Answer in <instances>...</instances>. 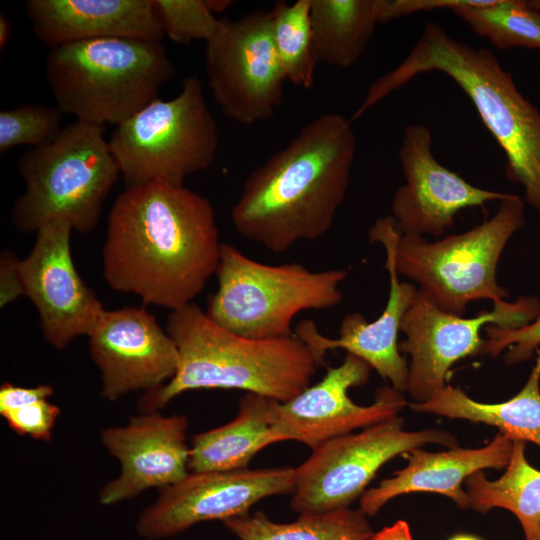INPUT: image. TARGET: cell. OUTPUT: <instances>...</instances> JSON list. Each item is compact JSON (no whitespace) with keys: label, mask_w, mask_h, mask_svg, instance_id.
I'll return each instance as SVG.
<instances>
[{"label":"cell","mask_w":540,"mask_h":540,"mask_svg":"<svg viewBox=\"0 0 540 540\" xmlns=\"http://www.w3.org/2000/svg\"><path fill=\"white\" fill-rule=\"evenodd\" d=\"M221 244L207 198L167 182L129 186L108 216L103 276L115 291L177 311L216 273Z\"/></svg>","instance_id":"1"},{"label":"cell","mask_w":540,"mask_h":540,"mask_svg":"<svg viewBox=\"0 0 540 540\" xmlns=\"http://www.w3.org/2000/svg\"><path fill=\"white\" fill-rule=\"evenodd\" d=\"M351 123L338 113L322 114L253 170L231 211L236 231L277 254L325 235L350 182Z\"/></svg>","instance_id":"2"},{"label":"cell","mask_w":540,"mask_h":540,"mask_svg":"<svg viewBox=\"0 0 540 540\" xmlns=\"http://www.w3.org/2000/svg\"><path fill=\"white\" fill-rule=\"evenodd\" d=\"M451 78L473 103L485 127L506 156L505 174L523 186L540 215V111L518 90L494 53L451 36L427 21L407 56L368 88L353 121L420 74Z\"/></svg>","instance_id":"3"},{"label":"cell","mask_w":540,"mask_h":540,"mask_svg":"<svg viewBox=\"0 0 540 540\" xmlns=\"http://www.w3.org/2000/svg\"><path fill=\"white\" fill-rule=\"evenodd\" d=\"M167 332L179 364L167 383L144 395L140 404L146 412L195 389H240L285 403L310 386L320 365L295 334L243 337L217 325L194 303L171 313Z\"/></svg>","instance_id":"4"},{"label":"cell","mask_w":540,"mask_h":540,"mask_svg":"<svg viewBox=\"0 0 540 540\" xmlns=\"http://www.w3.org/2000/svg\"><path fill=\"white\" fill-rule=\"evenodd\" d=\"M45 72L62 113L117 126L157 98L175 67L161 41L104 38L50 49Z\"/></svg>","instance_id":"5"},{"label":"cell","mask_w":540,"mask_h":540,"mask_svg":"<svg viewBox=\"0 0 540 540\" xmlns=\"http://www.w3.org/2000/svg\"><path fill=\"white\" fill-rule=\"evenodd\" d=\"M18 170L25 190L13 205L11 221L22 233L57 219L79 233L94 230L121 174L104 127L79 120L51 143L24 153Z\"/></svg>","instance_id":"6"},{"label":"cell","mask_w":540,"mask_h":540,"mask_svg":"<svg viewBox=\"0 0 540 540\" xmlns=\"http://www.w3.org/2000/svg\"><path fill=\"white\" fill-rule=\"evenodd\" d=\"M216 275L218 287L208 300V317L243 337L276 339L294 334L291 323L299 312L338 305L347 270L267 265L222 243Z\"/></svg>","instance_id":"7"},{"label":"cell","mask_w":540,"mask_h":540,"mask_svg":"<svg viewBox=\"0 0 540 540\" xmlns=\"http://www.w3.org/2000/svg\"><path fill=\"white\" fill-rule=\"evenodd\" d=\"M524 224L522 199L506 194L493 217L464 233L435 242L401 234L396 271L414 280L422 294L450 314L462 316L468 303L479 299L503 302L508 292L497 283V264L508 240Z\"/></svg>","instance_id":"8"},{"label":"cell","mask_w":540,"mask_h":540,"mask_svg":"<svg viewBox=\"0 0 540 540\" xmlns=\"http://www.w3.org/2000/svg\"><path fill=\"white\" fill-rule=\"evenodd\" d=\"M108 142L127 187L152 181L183 185L210 167L218 126L199 77L187 76L176 97L156 98L117 125Z\"/></svg>","instance_id":"9"},{"label":"cell","mask_w":540,"mask_h":540,"mask_svg":"<svg viewBox=\"0 0 540 540\" xmlns=\"http://www.w3.org/2000/svg\"><path fill=\"white\" fill-rule=\"evenodd\" d=\"M403 425V419L394 416L315 448L296 468L291 508L300 515L347 509L390 459L430 443L457 447L449 432L405 431Z\"/></svg>","instance_id":"10"},{"label":"cell","mask_w":540,"mask_h":540,"mask_svg":"<svg viewBox=\"0 0 540 540\" xmlns=\"http://www.w3.org/2000/svg\"><path fill=\"white\" fill-rule=\"evenodd\" d=\"M205 71L210 92L227 118L248 126L273 116L287 79L273 43L270 11L221 19L206 43Z\"/></svg>","instance_id":"11"},{"label":"cell","mask_w":540,"mask_h":540,"mask_svg":"<svg viewBox=\"0 0 540 540\" xmlns=\"http://www.w3.org/2000/svg\"><path fill=\"white\" fill-rule=\"evenodd\" d=\"M539 314L536 297H520L512 303H494L491 311L464 318L439 309L417 288L400 326L406 338L399 350L411 357L406 391L417 403L429 400L447 385L449 369L455 362L479 354L484 343L482 327L493 324L519 328Z\"/></svg>","instance_id":"12"},{"label":"cell","mask_w":540,"mask_h":540,"mask_svg":"<svg viewBox=\"0 0 540 540\" xmlns=\"http://www.w3.org/2000/svg\"><path fill=\"white\" fill-rule=\"evenodd\" d=\"M296 468L236 469L190 472L164 487L137 522L140 536L157 540L196 523L248 514L263 498L293 492Z\"/></svg>","instance_id":"13"},{"label":"cell","mask_w":540,"mask_h":540,"mask_svg":"<svg viewBox=\"0 0 540 540\" xmlns=\"http://www.w3.org/2000/svg\"><path fill=\"white\" fill-rule=\"evenodd\" d=\"M72 225L63 219L43 225L30 253L20 260L25 296L36 307L43 336L56 349L89 335L105 310L79 275L72 258Z\"/></svg>","instance_id":"14"},{"label":"cell","mask_w":540,"mask_h":540,"mask_svg":"<svg viewBox=\"0 0 540 540\" xmlns=\"http://www.w3.org/2000/svg\"><path fill=\"white\" fill-rule=\"evenodd\" d=\"M370 365L347 353L337 367L328 368L318 383L293 399L278 404L274 431L278 441L295 440L312 450L358 428H367L397 416L406 406L402 392L380 388L368 406L355 404L348 396L351 387L367 383Z\"/></svg>","instance_id":"15"},{"label":"cell","mask_w":540,"mask_h":540,"mask_svg":"<svg viewBox=\"0 0 540 540\" xmlns=\"http://www.w3.org/2000/svg\"><path fill=\"white\" fill-rule=\"evenodd\" d=\"M432 143L431 130L424 124H411L404 131L399 159L405 184L391 201V217L401 234L440 236L453 226L460 210L506 196L476 187L441 165Z\"/></svg>","instance_id":"16"},{"label":"cell","mask_w":540,"mask_h":540,"mask_svg":"<svg viewBox=\"0 0 540 540\" xmlns=\"http://www.w3.org/2000/svg\"><path fill=\"white\" fill-rule=\"evenodd\" d=\"M88 337L91 358L101 372L102 396L108 400L158 389L177 370L175 342L144 308L104 310Z\"/></svg>","instance_id":"17"},{"label":"cell","mask_w":540,"mask_h":540,"mask_svg":"<svg viewBox=\"0 0 540 540\" xmlns=\"http://www.w3.org/2000/svg\"><path fill=\"white\" fill-rule=\"evenodd\" d=\"M368 235L371 243L382 244L386 252L385 268L389 273L390 289L381 315L372 322H368L360 313L346 315L341 321L337 338L321 334L311 320L299 322L294 334L308 346L319 364L324 363L328 350L341 348L367 362L382 378L389 380L395 390L404 392L408 365L400 354L398 333L417 287L399 280L394 258L401 233L394 219L391 216L378 219Z\"/></svg>","instance_id":"18"},{"label":"cell","mask_w":540,"mask_h":540,"mask_svg":"<svg viewBox=\"0 0 540 540\" xmlns=\"http://www.w3.org/2000/svg\"><path fill=\"white\" fill-rule=\"evenodd\" d=\"M187 425L185 416L152 411L131 417L123 427L104 429L101 441L119 461L121 472L102 488L100 502L115 504L147 489H162L183 480L190 473Z\"/></svg>","instance_id":"19"},{"label":"cell","mask_w":540,"mask_h":540,"mask_svg":"<svg viewBox=\"0 0 540 540\" xmlns=\"http://www.w3.org/2000/svg\"><path fill=\"white\" fill-rule=\"evenodd\" d=\"M25 12L49 49L92 39L164 38L153 0H29Z\"/></svg>","instance_id":"20"},{"label":"cell","mask_w":540,"mask_h":540,"mask_svg":"<svg viewBox=\"0 0 540 540\" xmlns=\"http://www.w3.org/2000/svg\"><path fill=\"white\" fill-rule=\"evenodd\" d=\"M513 441L498 433L482 448L454 447L442 452L421 448L409 452L408 464L377 487L366 490L360 497V509L374 516L391 499L412 492H433L450 498L461 509H468L469 497L462 483L475 472L508 465Z\"/></svg>","instance_id":"21"},{"label":"cell","mask_w":540,"mask_h":540,"mask_svg":"<svg viewBox=\"0 0 540 540\" xmlns=\"http://www.w3.org/2000/svg\"><path fill=\"white\" fill-rule=\"evenodd\" d=\"M279 402L247 392L230 422L195 435L190 447L191 472L246 468L263 448L279 442L274 431Z\"/></svg>","instance_id":"22"},{"label":"cell","mask_w":540,"mask_h":540,"mask_svg":"<svg viewBox=\"0 0 540 540\" xmlns=\"http://www.w3.org/2000/svg\"><path fill=\"white\" fill-rule=\"evenodd\" d=\"M523 388L501 403H482L470 398L459 387L446 385L429 400L411 403L412 410L492 425L512 440L531 442L540 447V348Z\"/></svg>","instance_id":"23"},{"label":"cell","mask_w":540,"mask_h":540,"mask_svg":"<svg viewBox=\"0 0 540 540\" xmlns=\"http://www.w3.org/2000/svg\"><path fill=\"white\" fill-rule=\"evenodd\" d=\"M526 442L514 440L505 472L488 480L483 470L465 479L469 506L486 513L503 508L513 513L521 524L525 540H540V470L525 456Z\"/></svg>","instance_id":"24"},{"label":"cell","mask_w":540,"mask_h":540,"mask_svg":"<svg viewBox=\"0 0 540 540\" xmlns=\"http://www.w3.org/2000/svg\"><path fill=\"white\" fill-rule=\"evenodd\" d=\"M317 63L353 66L363 55L378 20L375 0H310Z\"/></svg>","instance_id":"25"},{"label":"cell","mask_w":540,"mask_h":540,"mask_svg":"<svg viewBox=\"0 0 540 540\" xmlns=\"http://www.w3.org/2000/svg\"><path fill=\"white\" fill-rule=\"evenodd\" d=\"M240 540H367L373 530L361 510L342 509L302 514L291 523H276L258 511L223 521Z\"/></svg>","instance_id":"26"},{"label":"cell","mask_w":540,"mask_h":540,"mask_svg":"<svg viewBox=\"0 0 540 540\" xmlns=\"http://www.w3.org/2000/svg\"><path fill=\"white\" fill-rule=\"evenodd\" d=\"M478 36L501 50L540 49V11L522 0H491L451 10Z\"/></svg>","instance_id":"27"},{"label":"cell","mask_w":540,"mask_h":540,"mask_svg":"<svg viewBox=\"0 0 540 540\" xmlns=\"http://www.w3.org/2000/svg\"><path fill=\"white\" fill-rule=\"evenodd\" d=\"M270 13L272 39L286 79L296 86L310 89L317 64L310 0L277 2Z\"/></svg>","instance_id":"28"},{"label":"cell","mask_w":540,"mask_h":540,"mask_svg":"<svg viewBox=\"0 0 540 540\" xmlns=\"http://www.w3.org/2000/svg\"><path fill=\"white\" fill-rule=\"evenodd\" d=\"M62 112L56 106L27 104L0 112V152L19 145L40 147L61 132Z\"/></svg>","instance_id":"29"},{"label":"cell","mask_w":540,"mask_h":540,"mask_svg":"<svg viewBox=\"0 0 540 540\" xmlns=\"http://www.w3.org/2000/svg\"><path fill=\"white\" fill-rule=\"evenodd\" d=\"M154 11L164 37L176 43L210 41L220 20L209 11L204 0H153Z\"/></svg>","instance_id":"30"},{"label":"cell","mask_w":540,"mask_h":540,"mask_svg":"<svg viewBox=\"0 0 540 540\" xmlns=\"http://www.w3.org/2000/svg\"><path fill=\"white\" fill-rule=\"evenodd\" d=\"M484 330L488 338L484 340L479 354L494 357L508 349L505 354L508 365L529 360L540 347V314L519 328H501L489 324Z\"/></svg>","instance_id":"31"},{"label":"cell","mask_w":540,"mask_h":540,"mask_svg":"<svg viewBox=\"0 0 540 540\" xmlns=\"http://www.w3.org/2000/svg\"><path fill=\"white\" fill-rule=\"evenodd\" d=\"M60 408L47 399L2 414L8 426L18 435L49 441Z\"/></svg>","instance_id":"32"},{"label":"cell","mask_w":540,"mask_h":540,"mask_svg":"<svg viewBox=\"0 0 540 540\" xmlns=\"http://www.w3.org/2000/svg\"><path fill=\"white\" fill-rule=\"evenodd\" d=\"M491 0H375V12L378 23H387L396 19L422 12L439 9L452 10L460 6L485 5Z\"/></svg>","instance_id":"33"},{"label":"cell","mask_w":540,"mask_h":540,"mask_svg":"<svg viewBox=\"0 0 540 540\" xmlns=\"http://www.w3.org/2000/svg\"><path fill=\"white\" fill-rule=\"evenodd\" d=\"M25 296L20 271V260L9 250L0 257V306H7L18 297Z\"/></svg>","instance_id":"34"},{"label":"cell","mask_w":540,"mask_h":540,"mask_svg":"<svg viewBox=\"0 0 540 540\" xmlns=\"http://www.w3.org/2000/svg\"><path fill=\"white\" fill-rule=\"evenodd\" d=\"M51 385L22 387L3 383L0 387V414L45 400L53 394Z\"/></svg>","instance_id":"35"},{"label":"cell","mask_w":540,"mask_h":540,"mask_svg":"<svg viewBox=\"0 0 540 540\" xmlns=\"http://www.w3.org/2000/svg\"><path fill=\"white\" fill-rule=\"evenodd\" d=\"M367 540H413L409 525L404 520H398L391 526L384 527L373 533Z\"/></svg>","instance_id":"36"},{"label":"cell","mask_w":540,"mask_h":540,"mask_svg":"<svg viewBox=\"0 0 540 540\" xmlns=\"http://www.w3.org/2000/svg\"><path fill=\"white\" fill-rule=\"evenodd\" d=\"M11 25L5 15L0 16V48L3 50L10 37Z\"/></svg>","instance_id":"37"},{"label":"cell","mask_w":540,"mask_h":540,"mask_svg":"<svg viewBox=\"0 0 540 540\" xmlns=\"http://www.w3.org/2000/svg\"><path fill=\"white\" fill-rule=\"evenodd\" d=\"M207 8L211 13H222L227 10L233 3L230 0H204Z\"/></svg>","instance_id":"38"},{"label":"cell","mask_w":540,"mask_h":540,"mask_svg":"<svg viewBox=\"0 0 540 540\" xmlns=\"http://www.w3.org/2000/svg\"><path fill=\"white\" fill-rule=\"evenodd\" d=\"M449 540H481V539L476 537V536H473V535L459 534V535H456V536L452 537Z\"/></svg>","instance_id":"39"},{"label":"cell","mask_w":540,"mask_h":540,"mask_svg":"<svg viewBox=\"0 0 540 540\" xmlns=\"http://www.w3.org/2000/svg\"><path fill=\"white\" fill-rule=\"evenodd\" d=\"M527 3L531 8L540 11V0H530V1H527Z\"/></svg>","instance_id":"40"}]
</instances>
